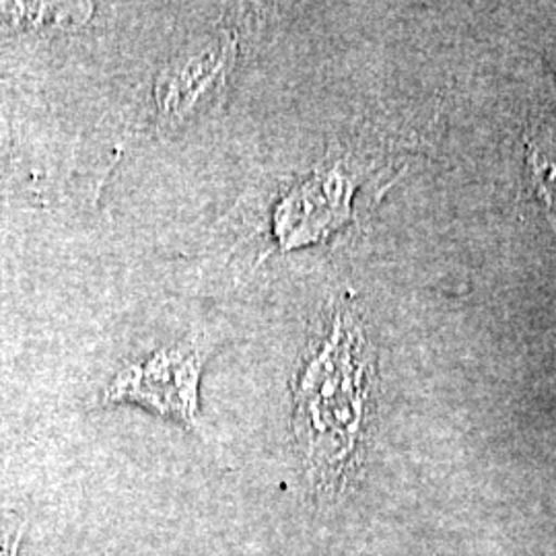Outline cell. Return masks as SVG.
<instances>
[{
  "mask_svg": "<svg viewBox=\"0 0 556 556\" xmlns=\"http://www.w3.org/2000/svg\"><path fill=\"white\" fill-rule=\"evenodd\" d=\"M25 528L21 526L13 534H7L0 544V556H20L21 540H23Z\"/></svg>",
  "mask_w": 556,
  "mask_h": 556,
  "instance_id": "cell-7",
  "label": "cell"
},
{
  "mask_svg": "<svg viewBox=\"0 0 556 556\" xmlns=\"http://www.w3.org/2000/svg\"><path fill=\"white\" fill-rule=\"evenodd\" d=\"M376 353L355 303L340 299L293 381V438L309 491L337 497L365 438Z\"/></svg>",
  "mask_w": 556,
  "mask_h": 556,
  "instance_id": "cell-1",
  "label": "cell"
},
{
  "mask_svg": "<svg viewBox=\"0 0 556 556\" xmlns=\"http://www.w3.org/2000/svg\"><path fill=\"white\" fill-rule=\"evenodd\" d=\"M548 62H551V66H553V71L556 73V52H553V54H548Z\"/></svg>",
  "mask_w": 556,
  "mask_h": 556,
  "instance_id": "cell-8",
  "label": "cell"
},
{
  "mask_svg": "<svg viewBox=\"0 0 556 556\" xmlns=\"http://www.w3.org/2000/svg\"><path fill=\"white\" fill-rule=\"evenodd\" d=\"M206 349L197 340L163 344L122 363L103 390L101 402L130 404L172 420L200 438L206 435L200 413V381Z\"/></svg>",
  "mask_w": 556,
  "mask_h": 556,
  "instance_id": "cell-2",
  "label": "cell"
},
{
  "mask_svg": "<svg viewBox=\"0 0 556 556\" xmlns=\"http://www.w3.org/2000/svg\"><path fill=\"white\" fill-rule=\"evenodd\" d=\"M523 167L534 199L556 231V155L538 135L523 140Z\"/></svg>",
  "mask_w": 556,
  "mask_h": 556,
  "instance_id": "cell-6",
  "label": "cell"
},
{
  "mask_svg": "<svg viewBox=\"0 0 556 556\" xmlns=\"http://www.w3.org/2000/svg\"><path fill=\"white\" fill-rule=\"evenodd\" d=\"M357 181L344 165L314 169L287 188L270 211V239L280 252H293L340 231L353 219Z\"/></svg>",
  "mask_w": 556,
  "mask_h": 556,
  "instance_id": "cell-4",
  "label": "cell"
},
{
  "mask_svg": "<svg viewBox=\"0 0 556 556\" xmlns=\"http://www.w3.org/2000/svg\"><path fill=\"white\" fill-rule=\"evenodd\" d=\"M98 4L60 2V4H0V15L11 25L27 29H77L93 20Z\"/></svg>",
  "mask_w": 556,
  "mask_h": 556,
  "instance_id": "cell-5",
  "label": "cell"
},
{
  "mask_svg": "<svg viewBox=\"0 0 556 556\" xmlns=\"http://www.w3.org/2000/svg\"><path fill=\"white\" fill-rule=\"evenodd\" d=\"M239 38L229 29L200 34L161 64L151 89L153 119L178 130L223 105L238 68Z\"/></svg>",
  "mask_w": 556,
  "mask_h": 556,
  "instance_id": "cell-3",
  "label": "cell"
}]
</instances>
